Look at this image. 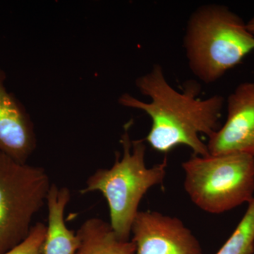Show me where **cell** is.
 <instances>
[{"mask_svg":"<svg viewBox=\"0 0 254 254\" xmlns=\"http://www.w3.org/2000/svg\"><path fill=\"white\" fill-rule=\"evenodd\" d=\"M136 86L150 102L125 93L119 98V103L142 110L150 117L151 127L144 141L153 150L166 154L185 145L193 151V155H210L200 135L209 137L220 128L223 97L215 95L206 99L198 98L200 86L195 81L187 82L183 91H177L168 83L159 64L137 78Z\"/></svg>","mask_w":254,"mask_h":254,"instance_id":"obj_1","label":"cell"},{"mask_svg":"<svg viewBox=\"0 0 254 254\" xmlns=\"http://www.w3.org/2000/svg\"><path fill=\"white\" fill-rule=\"evenodd\" d=\"M184 48L191 72L209 84L254 51V36L247 23L227 6L207 4L189 18Z\"/></svg>","mask_w":254,"mask_h":254,"instance_id":"obj_2","label":"cell"},{"mask_svg":"<svg viewBox=\"0 0 254 254\" xmlns=\"http://www.w3.org/2000/svg\"><path fill=\"white\" fill-rule=\"evenodd\" d=\"M127 124L121 138L123 155L110 169H99L86 182L81 193L100 191L108 201L110 225L119 239L129 240L131 227L138 206L145 193L153 187L162 185L166 175L167 158L152 168L145 163L144 139L131 141Z\"/></svg>","mask_w":254,"mask_h":254,"instance_id":"obj_3","label":"cell"},{"mask_svg":"<svg viewBox=\"0 0 254 254\" xmlns=\"http://www.w3.org/2000/svg\"><path fill=\"white\" fill-rule=\"evenodd\" d=\"M185 190L197 207L220 214L254 198V157L231 153L193 155L182 163Z\"/></svg>","mask_w":254,"mask_h":254,"instance_id":"obj_4","label":"cell"},{"mask_svg":"<svg viewBox=\"0 0 254 254\" xmlns=\"http://www.w3.org/2000/svg\"><path fill=\"white\" fill-rule=\"evenodd\" d=\"M51 185L45 169L18 163L0 152V254L27 237Z\"/></svg>","mask_w":254,"mask_h":254,"instance_id":"obj_5","label":"cell"},{"mask_svg":"<svg viewBox=\"0 0 254 254\" xmlns=\"http://www.w3.org/2000/svg\"><path fill=\"white\" fill-rule=\"evenodd\" d=\"M131 233L134 254H203L196 237L176 217L138 211Z\"/></svg>","mask_w":254,"mask_h":254,"instance_id":"obj_6","label":"cell"},{"mask_svg":"<svg viewBox=\"0 0 254 254\" xmlns=\"http://www.w3.org/2000/svg\"><path fill=\"white\" fill-rule=\"evenodd\" d=\"M209 154L239 153L254 157V83L245 82L227 99L225 124L208 137Z\"/></svg>","mask_w":254,"mask_h":254,"instance_id":"obj_7","label":"cell"},{"mask_svg":"<svg viewBox=\"0 0 254 254\" xmlns=\"http://www.w3.org/2000/svg\"><path fill=\"white\" fill-rule=\"evenodd\" d=\"M6 78L0 69V152L27 163L36 147L34 126L21 103L6 90Z\"/></svg>","mask_w":254,"mask_h":254,"instance_id":"obj_8","label":"cell"},{"mask_svg":"<svg viewBox=\"0 0 254 254\" xmlns=\"http://www.w3.org/2000/svg\"><path fill=\"white\" fill-rule=\"evenodd\" d=\"M70 198L68 188L51 185L47 197L48 224L43 254H76L79 248V237L64 222V210Z\"/></svg>","mask_w":254,"mask_h":254,"instance_id":"obj_9","label":"cell"},{"mask_svg":"<svg viewBox=\"0 0 254 254\" xmlns=\"http://www.w3.org/2000/svg\"><path fill=\"white\" fill-rule=\"evenodd\" d=\"M79 248L76 254H134L132 241L120 240L110 223L100 218L86 220L77 231Z\"/></svg>","mask_w":254,"mask_h":254,"instance_id":"obj_10","label":"cell"},{"mask_svg":"<svg viewBox=\"0 0 254 254\" xmlns=\"http://www.w3.org/2000/svg\"><path fill=\"white\" fill-rule=\"evenodd\" d=\"M254 254V198L235 231L216 254Z\"/></svg>","mask_w":254,"mask_h":254,"instance_id":"obj_11","label":"cell"},{"mask_svg":"<svg viewBox=\"0 0 254 254\" xmlns=\"http://www.w3.org/2000/svg\"><path fill=\"white\" fill-rule=\"evenodd\" d=\"M47 225L38 222L31 227L27 237L14 248L3 254H43Z\"/></svg>","mask_w":254,"mask_h":254,"instance_id":"obj_12","label":"cell"},{"mask_svg":"<svg viewBox=\"0 0 254 254\" xmlns=\"http://www.w3.org/2000/svg\"><path fill=\"white\" fill-rule=\"evenodd\" d=\"M247 28L248 31L254 36V17L247 23Z\"/></svg>","mask_w":254,"mask_h":254,"instance_id":"obj_13","label":"cell"}]
</instances>
